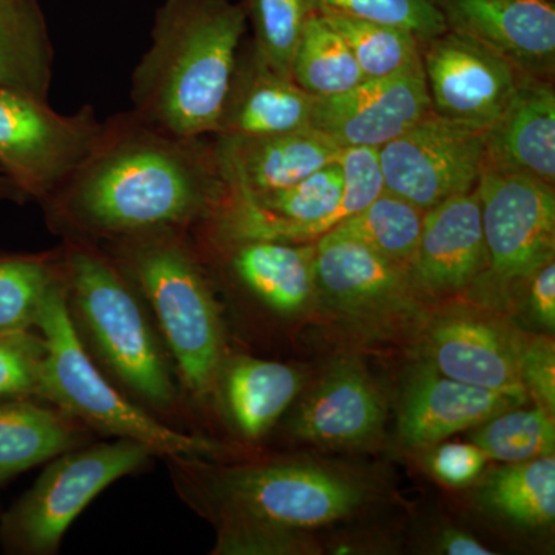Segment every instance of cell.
Wrapping results in <instances>:
<instances>
[{"instance_id": "e0dca14e", "label": "cell", "mask_w": 555, "mask_h": 555, "mask_svg": "<svg viewBox=\"0 0 555 555\" xmlns=\"http://www.w3.org/2000/svg\"><path fill=\"white\" fill-rule=\"evenodd\" d=\"M486 264L488 251L476 189L425 211L412 261L423 286L437 294L462 291Z\"/></svg>"}, {"instance_id": "d6986e66", "label": "cell", "mask_w": 555, "mask_h": 555, "mask_svg": "<svg viewBox=\"0 0 555 555\" xmlns=\"http://www.w3.org/2000/svg\"><path fill=\"white\" fill-rule=\"evenodd\" d=\"M385 423V403L366 372L339 363L299 408L295 437L324 447H357L374 440Z\"/></svg>"}, {"instance_id": "4dcf8cb0", "label": "cell", "mask_w": 555, "mask_h": 555, "mask_svg": "<svg viewBox=\"0 0 555 555\" xmlns=\"http://www.w3.org/2000/svg\"><path fill=\"white\" fill-rule=\"evenodd\" d=\"M346 40L364 79L387 78L422 57V42L412 33L338 14H320Z\"/></svg>"}, {"instance_id": "8fae6325", "label": "cell", "mask_w": 555, "mask_h": 555, "mask_svg": "<svg viewBox=\"0 0 555 555\" xmlns=\"http://www.w3.org/2000/svg\"><path fill=\"white\" fill-rule=\"evenodd\" d=\"M422 46L434 112L463 126L488 130L513 100L524 75L460 33L448 30Z\"/></svg>"}, {"instance_id": "d4e9b609", "label": "cell", "mask_w": 555, "mask_h": 555, "mask_svg": "<svg viewBox=\"0 0 555 555\" xmlns=\"http://www.w3.org/2000/svg\"><path fill=\"white\" fill-rule=\"evenodd\" d=\"M53 56L35 0H0V89L49 102Z\"/></svg>"}, {"instance_id": "5b68a950", "label": "cell", "mask_w": 555, "mask_h": 555, "mask_svg": "<svg viewBox=\"0 0 555 555\" xmlns=\"http://www.w3.org/2000/svg\"><path fill=\"white\" fill-rule=\"evenodd\" d=\"M35 327L46 347L39 398L91 433L138 441L153 455L203 460L221 454L214 441L166 425L105 377L69 317L62 273L47 292Z\"/></svg>"}, {"instance_id": "5bb4252c", "label": "cell", "mask_w": 555, "mask_h": 555, "mask_svg": "<svg viewBox=\"0 0 555 555\" xmlns=\"http://www.w3.org/2000/svg\"><path fill=\"white\" fill-rule=\"evenodd\" d=\"M218 166L229 188L259 195L297 184L338 163L343 149L313 127L268 137L218 138Z\"/></svg>"}, {"instance_id": "e575fe53", "label": "cell", "mask_w": 555, "mask_h": 555, "mask_svg": "<svg viewBox=\"0 0 555 555\" xmlns=\"http://www.w3.org/2000/svg\"><path fill=\"white\" fill-rule=\"evenodd\" d=\"M518 374L528 396L539 406L554 414L555 409V349L553 339L518 337Z\"/></svg>"}, {"instance_id": "30bf717a", "label": "cell", "mask_w": 555, "mask_h": 555, "mask_svg": "<svg viewBox=\"0 0 555 555\" xmlns=\"http://www.w3.org/2000/svg\"><path fill=\"white\" fill-rule=\"evenodd\" d=\"M491 275L502 286L528 280L553 261V185L483 167L476 185Z\"/></svg>"}, {"instance_id": "83f0119b", "label": "cell", "mask_w": 555, "mask_h": 555, "mask_svg": "<svg viewBox=\"0 0 555 555\" xmlns=\"http://www.w3.org/2000/svg\"><path fill=\"white\" fill-rule=\"evenodd\" d=\"M292 78L315 98L337 96L364 80L346 40L315 13L306 17Z\"/></svg>"}, {"instance_id": "7a4b0ae2", "label": "cell", "mask_w": 555, "mask_h": 555, "mask_svg": "<svg viewBox=\"0 0 555 555\" xmlns=\"http://www.w3.org/2000/svg\"><path fill=\"white\" fill-rule=\"evenodd\" d=\"M243 2L164 0L133 73V113L171 137L217 133L246 33Z\"/></svg>"}, {"instance_id": "d590c367", "label": "cell", "mask_w": 555, "mask_h": 555, "mask_svg": "<svg viewBox=\"0 0 555 555\" xmlns=\"http://www.w3.org/2000/svg\"><path fill=\"white\" fill-rule=\"evenodd\" d=\"M485 462L486 455L477 444L452 443L437 449L430 466L444 483L463 486L480 474Z\"/></svg>"}, {"instance_id": "1f68e13d", "label": "cell", "mask_w": 555, "mask_h": 555, "mask_svg": "<svg viewBox=\"0 0 555 555\" xmlns=\"http://www.w3.org/2000/svg\"><path fill=\"white\" fill-rule=\"evenodd\" d=\"M254 25V47L270 68L291 76L308 10L305 0H243Z\"/></svg>"}, {"instance_id": "277c9868", "label": "cell", "mask_w": 555, "mask_h": 555, "mask_svg": "<svg viewBox=\"0 0 555 555\" xmlns=\"http://www.w3.org/2000/svg\"><path fill=\"white\" fill-rule=\"evenodd\" d=\"M108 255L155 318L175 374L190 396H210L224 361L221 317L185 230L108 241Z\"/></svg>"}, {"instance_id": "ffe728a7", "label": "cell", "mask_w": 555, "mask_h": 555, "mask_svg": "<svg viewBox=\"0 0 555 555\" xmlns=\"http://www.w3.org/2000/svg\"><path fill=\"white\" fill-rule=\"evenodd\" d=\"M518 337L474 318H448L430 332L433 366L466 385L528 400L518 374Z\"/></svg>"}, {"instance_id": "9c48e42d", "label": "cell", "mask_w": 555, "mask_h": 555, "mask_svg": "<svg viewBox=\"0 0 555 555\" xmlns=\"http://www.w3.org/2000/svg\"><path fill=\"white\" fill-rule=\"evenodd\" d=\"M378 153L385 190L426 211L476 189L485 167L486 131L430 109Z\"/></svg>"}, {"instance_id": "3957f363", "label": "cell", "mask_w": 555, "mask_h": 555, "mask_svg": "<svg viewBox=\"0 0 555 555\" xmlns=\"http://www.w3.org/2000/svg\"><path fill=\"white\" fill-rule=\"evenodd\" d=\"M69 317L122 392L150 412L175 411L173 364L138 288L93 241L67 238L61 248Z\"/></svg>"}, {"instance_id": "8992f818", "label": "cell", "mask_w": 555, "mask_h": 555, "mask_svg": "<svg viewBox=\"0 0 555 555\" xmlns=\"http://www.w3.org/2000/svg\"><path fill=\"white\" fill-rule=\"evenodd\" d=\"M152 455L138 441L116 438L54 456L30 491L2 517L3 545L16 554L57 553L80 513L109 485L137 473Z\"/></svg>"}, {"instance_id": "ba28073f", "label": "cell", "mask_w": 555, "mask_h": 555, "mask_svg": "<svg viewBox=\"0 0 555 555\" xmlns=\"http://www.w3.org/2000/svg\"><path fill=\"white\" fill-rule=\"evenodd\" d=\"M93 107L62 115L49 102L0 89V169L14 189L46 203L96 149Z\"/></svg>"}, {"instance_id": "d6a6232c", "label": "cell", "mask_w": 555, "mask_h": 555, "mask_svg": "<svg viewBox=\"0 0 555 555\" xmlns=\"http://www.w3.org/2000/svg\"><path fill=\"white\" fill-rule=\"evenodd\" d=\"M315 14H338L412 33L420 42L448 31L443 13L430 0H305Z\"/></svg>"}, {"instance_id": "74e56055", "label": "cell", "mask_w": 555, "mask_h": 555, "mask_svg": "<svg viewBox=\"0 0 555 555\" xmlns=\"http://www.w3.org/2000/svg\"><path fill=\"white\" fill-rule=\"evenodd\" d=\"M441 551L451 555H491L473 535L460 531H448L440 543Z\"/></svg>"}, {"instance_id": "f546056e", "label": "cell", "mask_w": 555, "mask_h": 555, "mask_svg": "<svg viewBox=\"0 0 555 555\" xmlns=\"http://www.w3.org/2000/svg\"><path fill=\"white\" fill-rule=\"evenodd\" d=\"M470 438L483 451L486 459L496 462L521 463L553 455L554 414L542 406L511 408L478 426Z\"/></svg>"}, {"instance_id": "603a6c76", "label": "cell", "mask_w": 555, "mask_h": 555, "mask_svg": "<svg viewBox=\"0 0 555 555\" xmlns=\"http://www.w3.org/2000/svg\"><path fill=\"white\" fill-rule=\"evenodd\" d=\"M301 385L297 369L251 357L222 361L215 383L229 418L247 440H259L272 429L297 398Z\"/></svg>"}, {"instance_id": "836d02e7", "label": "cell", "mask_w": 555, "mask_h": 555, "mask_svg": "<svg viewBox=\"0 0 555 555\" xmlns=\"http://www.w3.org/2000/svg\"><path fill=\"white\" fill-rule=\"evenodd\" d=\"M43 350L33 328L0 331V400L39 398Z\"/></svg>"}, {"instance_id": "2e32d148", "label": "cell", "mask_w": 555, "mask_h": 555, "mask_svg": "<svg viewBox=\"0 0 555 555\" xmlns=\"http://www.w3.org/2000/svg\"><path fill=\"white\" fill-rule=\"evenodd\" d=\"M524 403L521 398L466 385L426 366L409 383L400 411V438L411 448L433 447Z\"/></svg>"}, {"instance_id": "f1b7e54d", "label": "cell", "mask_w": 555, "mask_h": 555, "mask_svg": "<svg viewBox=\"0 0 555 555\" xmlns=\"http://www.w3.org/2000/svg\"><path fill=\"white\" fill-rule=\"evenodd\" d=\"M61 273V250L0 255V331L35 328L43 298Z\"/></svg>"}, {"instance_id": "484cf974", "label": "cell", "mask_w": 555, "mask_h": 555, "mask_svg": "<svg viewBox=\"0 0 555 555\" xmlns=\"http://www.w3.org/2000/svg\"><path fill=\"white\" fill-rule=\"evenodd\" d=\"M486 506L514 524L540 528L555 517V460L540 456L491 474L481 489Z\"/></svg>"}, {"instance_id": "ac0fdd59", "label": "cell", "mask_w": 555, "mask_h": 555, "mask_svg": "<svg viewBox=\"0 0 555 555\" xmlns=\"http://www.w3.org/2000/svg\"><path fill=\"white\" fill-rule=\"evenodd\" d=\"M485 167L555 181V91L550 80L524 76L513 100L486 130Z\"/></svg>"}, {"instance_id": "cb8c5ba5", "label": "cell", "mask_w": 555, "mask_h": 555, "mask_svg": "<svg viewBox=\"0 0 555 555\" xmlns=\"http://www.w3.org/2000/svg\"><path fill=\"white\" fill-rule=\"evenodd\" d=\"M91 430L31 398L0 400V483L89 443Z\"/></svg>"}, {"instance_id": "8d00e7d4", "label": "cell", "mask_w": 555, "mask_h": 555, "mask_svg": "<svg viewBox=\"0 0 555 555\" xmlns=\"http://www.w3.org/2000/svg\"><path fill=\"white\" fill-rule=\"evenodd\" d=\"M529 281V305L539 323L554 331L555 326V264L546 262L537 269Z\"/></svg>"}, {"instance_id": "4fadbf2b", "label": "cell", "mask_w": 555, "mask_h": 555, "mask_svg": "<svg viewBox=\"0 0 555 555\" xmlns=\"http://www.w3.org/2000/svg\"><path fill=\"white\" fill-rule=\"evenodd\" d=\"M448 30L505 60L520 75L547 79L555 68L554 0H430Z\"/></svg>"}, {"instance_id": "7402d4cb", "label": "cell", "mask_w": 555, "mask_h": 555, "mask_svg": "<svg viewBox=\"0 0 555 555\" xmlns=\"http://www.w3.org/2000/svg\"><path fill=\"white\" fill-rule=\"evenodd\" d=\"M315 247L317 288L339 308L374 309L400 298L406 287L403 264L358 241L324 235Z\"/></svg>"}, {"instance_id": "7c38bea8", "label": "cell", "mask_w": 555, "mask_h": 555, "mask_svg": "<svg viewBox=\"0 0 555 555\" xmlns=\"http://www.w3.org/2000/svg\"><path fill=\"white\" fill-rule=\"evenodd\" d=\"M433 109L422 57L397 75L364 79L352 90L317 98L310 127L339 147L379 149Z\"/></svg>"}, {"instance_id": "52a82bcc", "label": "cell", "mask_w": 555, "mask_h": 555, "mask_svg": "<svg viewBox=\"0 0 555 555\" xmlns=\"http://www.w3.org/2000/svg\"><path fill=\"white\" fill-rule=\"evenodd\" d=\"M196 463L203 470L199 459ZM207 476L201 486L221 513V521L297 532L334 524L363 502V489L356 481L306 463H261Z\"/></svg>"}, {"instance_id": "44dd1931", "label": "cell", "mask_w": 555, "mask_h": 555, "mask_svg": "<svg viewBox=\"0 0 555 555\" xmlns=\"http://www.w3.org/2000/svg\"><path fill=\"white\" fill-rule=\"evenodd\" d=\"M222 244L230 250L233 275L266 308L291 317L309 305L317 291L315 244L280 241Z\"/></svg>"}, {"instance_id": "f35d334b", "label": "cell", "mask_w": 555, "mask_h": 555, "mask_svg": "<svg viewBox=\"0 0 555 555\" xmlns=\"http://www.w3.org/2000/svg\"><path fill=\"white\" fill-rule=\"evenodd\" d=\"M2 175H5V173H3L2 169H0V177H2Z\"/></svg>"}, {"instance_id": "9a60e30c", "label": "cell", "mask_w": 555, "mask_h": 555, "mask_svg": "<svg viewBox=\"0 0 555 555\" xmlns=\"http://www.w3.org/2000/svg\"><path fill=\"white\" fill-rule=\"evenodd\" d=\"M317 98L270 68L257 51L238 54L217 137H268L310 127Z\"/></svg>"}, {"instance_id": "6da1fadb", "label": "cell", "mask_w": 555, "mask_h": 555, "mask_svg": "<svg viewBox=\"0 0 555 555\" xmlns=\"http://www.w3.org/2000/svg\"><path fill=\"white\" fill-rule=\"evenodd\" d=\"M224 190L215 149L171 137L131 112L104 124L93 153L43 204L65 238L108 243L188 230L210 215Z\"/></svg>"}, {"instance_id": "4316f807", "label": "cell", "mask_w": 555, "mask_h": 555, "mask_svg": "<svg viewBox=\"0 0 555 555\" xmlns=\"http://www.w3.org/2000/svg\"><path fill=\"white\" fill-rule=\"evenodd\" d=\"M423 218L425 210L385 190L363 210L328 230L326 236L358 241L383 257L406 266L414 261Z\"/></svg>"}]
</instances>
